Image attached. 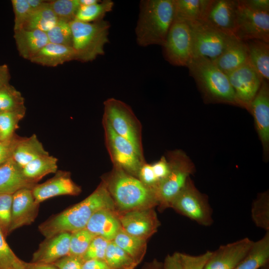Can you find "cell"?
<instances>
[{"label": "cell", "instance_id": "obj_32", "mask_svg": "<svg viewBox=\"0 0 269 269\" xmlns=\"http://www.w3.org/2000/svg\"><path fill=\"white\" fill-rule=\"evenodd\" d=\"M58 20L48 1L43 7L31 13L23 28L47 32L55 25Z\"/></svg>", "mask_w": 269, "mask_h": 269}, {"label": "cell", "instance_id": "obj_58", "mask_svg": "<svg viewBox=\"0 0 269 269\" xmlns=\"http://www.w3.org/2000/svg\"><path fill=\"white\" fill-rule=\"evenodd\" d=\"M100 1L98 0H79L80 5L82 6L92 5L99 2Z\"/></svg>", "mask_w": 269, "mask_h": 269}, {"label": "cell", "instance_id": "obj_35", "mask_svg": "<svg viewBox=\"0 0 269 269\" xmlns=\"http://www.w3.org/2000/svg\"><path fill=\"white\" fill-rule=\"evenodd\" d=\"M105 261L111 269H134L138 264L113 241L109 243Z\"/></svg>", "mask_w": 269, "mask_h": 269}, {"label": "cell", "instance_id": "obj_34", "mask_svg": "<svg viewBox=\"0 0 269 269\" xmlns=\"http://www.w3.org/2000/svg\"><path fill=\"white\" fill-rule=\"evenodd\" d=\"M114 4L113 1L105 0L90 5H80L74 20L87 23L103 20L105 14L112 10Z\"/></svg>", "mask_w": 269, "mask_h": 269}, {"label": "cell", "instance_id": "obj_52", "mask_svg": "<svg viewBox=\"0 0 269 269\" xmlns=\"http://www.w3.org/2000/svg\"><path fill=\"white\" fill-rule=\"evenodd\" d=\"M82 269H111L105 260H89L84 261Z\"/></svg>", "mask_w": 269, "mask_h": 269}, {"label": "cell", "instance_id": "obj_22", "mask_svg": "<svg viewBox=\"0 0 269 269\" xmlns=\"http://www.w3.org/2000/svg\"><path fill=\"white\" fill-rule=\"evenodd\" d=\"M212 61L227 75L248 62L247 46L235 37L221 55Z\"/></svg>", "mask_w": 269, "mask_h": 269}, {"label": "cell", "instance_id": "obj_28", "mask_svg": "<svg viewBox=\"0 0 269 269\" xmlns=\"http://www.w3.org/2000/svg\"><path fill=\"white\" fill-rule=\"evenodd\" d=\"M269 263V231L254 242L245 257L235 269H259Z\"/></svg>", "mask_w": 269, "mask_h": 269}, {"label": "cell", "instance_id": "obj_5", "mask_svg": "<svg viewBox=\"0 0 269 269\" xmlns=\"http://www.w3.org/2000/svg\"><path fill=\"white\" fill-rule=\"evenodd\" d=\"M70 25L76 60L92 61L105 53V45L109 42V22L103 19L87 23L74 20Z\"/></svg>", "mask_w": 269, "mask_h": 269}, {"label": "cell", "instance_id": "obj_18", "mask_svg": "<svg viewBox=\"0 0 269 269\" xmlns=\"http://www.w3.org/2000/svg\"><path fill=\"white\" fill-rule=\"evenodd\" d=\"M39 206L31 189L23 188L13 193L9 234L20 227L32 224L38 215Z\"/></svg>", "mask_w": 269, "mask_h": 269}, {"label": "cell", "instance_id": "obj_12", "mask_svg": "<svg viewBox=\"0 0 269 269\" xmlns=\"http://www.w3.org/2000/svg\"><path fill=\"white\" fill-rule=\"evenodd\" d=\"M235 36L241 40H260L269 43V12L254 10L238 0Z\"/></svg>", "mask_w": 269, "mask_h": 269}, {"label": "cell", "instance_id": "obj_23", "mask_svg": "<svg viewBox=\"0 0 269 269\" xmlns=\"http://www.w3.org/2000/svg\"><path fill=\"white\" fill-rule=\"evenodd\" d=\"M13 37L19 55L29 60L49 43L46 33L38 30L22 28L14 31Z\"/></svg>", "mask_w": 269, "mask_h": 269}, {"label": "cell", "instance_id": "obj_36", "mask_svg": "<svg viewBox=\"0 0 269 269\" xmlns=\"http://www.w3.org/2000/svg\"><path fill=\"white\" fill-rule=\"evenodd\" d=\"M26 110L21 93L9 84L0 89V113Z\"/></svg>", "mask_w": 269, "mask_h": 269}, {"label": "cell", "instance_id": "obj_26", "mask_svg": "<svg viewBox=\"0 0 269 269\" xmlns=\"http://www.w3.org/2000/svg\"><path fill=\"white\" fill-rule=\"evenodd\" d=\"M35 134L20 137L12 153V158L21 168L32 160L49 155Z\"/></svg>", "mask_w": 269, "mask_h": 269}, {"label": "cell", "instance_id": "obj_44", "mask_svg": "<svg viewBox=\"0 0 269 269\" xmlns=\"http://www.w3.org/2000/svg\"><path fill=\"white\" fill-rule=\"evenodd\" d=\"M212 251H207L204 253L197 255L179 253L180 259L183 269H204Z\"/></svg>", "mask_w": 269, "mask_h": 269}, {"label": "cell", "instance_id": "obj_11", "mask_svg": "<svg viewBox=\"0 0 269 269\" xmlns=\"http://www.w3.org/2000/svg\"><path fill=\"white\" fill-rule=\"evenodd\" d=\"M165 59L171 64L186 66L193 58L192 39L189 24L174 18L163 45Z\"/></svg>", "mask_w": 269, "mask_h": 269}, {"label": "cell", "instance_id": "obj_43", "mask_svg": "<svg viewBox=\"0 0 269 269\" xmlns=\"http://www.w3.org/2000/svg\"><path fill=\"white\" fill-rule=\"evenodd\" d=\"M11 3L14 14L13 30L23 28L32 13L27 0H12Z\"/></svg>", "mask_w": 269, "mask_h": 269}, {"label": "cell", "instance_id": "obj_3", "mask_svg": "<svg viewBox=\"0 0 269 269\" xmlns=\"http://www.w3.org/2000/svg\"><path fill=\"white\" fill-rule=\"evenodd\" d=\"M103 181L116 207L123 212L158 205L154 190L120 168L114 166L107 178Z\"/></svg>", "mask_w": 269, "mask_h": 269}, {"label": "cell", "instance_id": "obj_27", "mask_svg": "<svg viewBox=\"0 0 269 269\" xmlns=\"http://www.w3.org/2000/svg\"><path fill=\"white\" fill-rule=\"evenodd\" d=\"M248 48V62L263 80H269V43L260 40L245 41Z\"/></svg>", "mask_w": 269, "mask_h": 269}, {"label": "cell", "instance_id": "obj_4", "mask_svg": "<svg viewBox=\"0 0 269 269\" xmlns=\"http://www.w3.org/2000/svg\"><path fill=\"white\" fill-rule=\"evenodd\" d=\"M187 67L207 102L239 106L227 75L211 60L193 57Z\"/></svg>", "mask_w": 269, "mask_h": 269}, {"label": "cell", "instance_id": "obj_33", "mask_svg": "<svg viewBox=\"0 0 269 269\" xmlns=\"http://www.w3.org/2000/svg\"><path fill=\"white\" fill-rule=\"evenodd\" d=\"M252 220L255 225L266 232L269 231V193L268 191L259 193L253 201L251 210Z\"/></svg>", "mask_w": 269, "mask_h": 269}, {"label": "cell", "instance_id": "obj_49", "mask_svg": "<svg viewBox=\"0 0 269 269\" xmlns=\"http://www.w3.org/2000/svg\"><path fill=\"white\" fill-rule=\"evenodd\" d=\"M151 166L158 183L167 177L170 171L169 162L165 156L161 157L159 160L152 164Z\"/></svg>", "mask_w": 269, "mask_h": 269}, {"label": "cell", "instance_id": "obj_41", "mask_svg": "<svg viewBox=\"0 0 269 269\" xmlns=\"http://www.w3.org/2000/svg\"><path fill=\"white\" fill-rule=\"evenodd\" d=\"M12 194L0 193V229L6 237L9 235Z\"/></svg>", "mask_w": 269, "mask_h": 269}, {"label": "cell", "instance_id": "obj_10", "mask_svg": "<svg viewBox=\"0 0 269 269\" xmlns=\"http://www.w3.org/2000/svg\"><path fill=\"white\" fill-rule=\"evenodd\" d=\"M103 125L106 147L114 166L137 178L144 160L138 155L132 144L118 134L104 118Z\"/></svg>", "mask_w": 269, "mask_h": 269}, {"label": "cell", "instance_id": "obj_21", "mask_svg": "<svg viewBox=\"0 0 269 269\" xmlns=\"http://www.w3.org/2000/svg\"><path fill=\"white\" fill-rule=\"evenodd\" d=\"M85 228L95 236L101 237L110 242L122 227L115 210L103 209L91 217Z\"/></svg>", "mask_w": 269, "mask_h": 269}, {"label": "cell", "instance_id": "obj_47", "mask_svg": "<svg viewBox=\"0 0 269 269\" xmlns=\"http://www.w3.org/2000/svg\"><path fill=\"white\" fill-rule=\"evenodd\" d=\"M20 138L15 134L10 139L0 140V166L12 157L15 147Z\"/></svg>", "mask_w": 269, "mask_h": 269}, {"label": "cell", "instance_id": "obj_8", "mask_svg": "<svg viewBox=\"0 0 269 269\" xmlns=\"http://www.w3.org/2000/svg\"><path fill=\"white\" fill-rule=\"evenodd\" d=\"M170 207L201 226L208 227L213 223L208 197L196 188L190 177Z\"/></svg>", "mask_w": 269, "mask_h": 269}, {"label": "cell", "instance_id": "obj_14", "mask_svg": "<svg viewBox=\"0 0 269 269\" xmlns=\"http://www.w3.org/2000/svg\"><path fill=\"white\" fill-rule=\"evenodd\" d=\"M237 7L236 0H209L202 20L228 35L235 36Z\"/></svg>", "mask_w": 269, "mask_h": 269}, {"label": "cell", "instance_id": "obj_56", "mask_svg": "<svg viewBox=\"0 0 269 269\" xmlns=\"http://www.w3.org/2000/svg\"><path fill=\"white\" fill-rule=\"evenodd\" d=\"M142 269H162V263L154 259L152 262L146 264Z\"/></svg>", "mask_w": 269, "mask_h": 269}, {"label": "cell", "instance_id": "obj_15", "mask_svg": "<svg viewBox=\"0 0 269 269\" xmlns=\"http://www.w3.org/2000/svg\"><path fill=\"white\" fill-rule=\"evenodd\" d=\"M122 229L134 237L146 240L157 231L160 222L153 208L124 212L119 216Z\"/></svg>", "mask_w": 269, "mask_h": 269}, {"label": "cell", "instance_id": "obj_25", "mask_svg": "<svg viewBox=\"0 0 269 269\" xmlns=\"http://www.w3.org/2000/svg\"><path fill=\"white\" fill-rule=\"evenodd\" d=\"M77 59L72 47L48 43L30 60L42 66L55 67Z\"/></svg>", "mask_w": 269, "mask_h": 269}, {"label": "cell", "instance_id": "obj_13", "mask_svg": "<svg viewBox=\"0 0 269 269\" xmlns=\"http://www.w3.org/2000/svg\"><path fill=\"white\" fill-rule=\"evenodd\" d=\"M239 107L249 110L263 80L249 62L227 74Z\"/></svg>", "mask_w": 269, "mask_h": 269}, {"label": "cell", "instance_id": "obj_37", "mask_svg": "<svg viewBox=\"0 0 269 269\" xmlns=\"http://www.w3.org/2000/svg\"><path fill=\"white\" fill-rule=\"evenodd\" d=\"M26 110L0 113V140L10 139L15 135L19 122L23 119Z\"/></svg>", "mask_w": 269, "mask_h": 269}, {"label": "cell", "instance_id": "obj_24", "mask_svg": "<svg viewBox=\"0 0 269 269\" xmlns=\"http://www.w3.org/2000/svg\"><path fill=\"white\" fill-rule=\"evenodd\" d=\"M35 185L24 177L12 157L0 166V193L13 194L21 189H32Z\"/></svg>", "mask_w": 269, "mask_h": 269}, {"label": "cell", "instance_id": "obj_48", "mask_svg": "<svg viewBox=\"0 0 269 269\" xmlns=\"http://www.w3.org/2000/svg\"><path fill=\"white\" fill-rule=\"evenodd\" d=\"M82 258L67 255L53 263L58 269H82Z\"/></svg>", "mask_w": 269, "mask_h": 269}, {"label": "cell", "instance_id": "obj_53", "mask_svg": "<svg viewBox=\"0 0 269 269\" xmlns=\"http://www.w3.org/2000/svg\"><path fill=\"white\" fill-rule=\"evenodd\" d=\"M10 74L6 64L0 65V89L9 84Z\"/></svg>", "mask_w": 269, "mask_h": 269}, {"label": "cell", "instance_id": "obj_6", "mask_svg": "<svg viewBox=\"0 0 269 269\" xmlns=\"http://www.w3.org/2000/svg\"><path fill=\"white\" fill-rule=\"evenodd\" d=\"M166 157L170 171L167 177L158 183L155 190L158 206L161 210L170 207L172 201L195 170L191 160L181 150L170 151Z\"/></svg>", "mask_w": 269, "mask_h": 269}, {"label": "cell", "instance_id": "obj_1", "mask_svg": "<svg viewBox=\"0 0 269 269\" xmlns=\"http://www.w3.org/2000/svg\"><path fill=\"white\" fill-rule=\"evenodd\" d=\"M103 209L115 210L116 205L103 181L87 198L42 223L38 230L45 239L62 232L72 233L85 228L91 217Z\"/></svg>", "mask_w": 269, "mask_h": 269}, {"label": "cell", "instance_id": "obj_55", "mask_svg": "<svg viewBox=\"0 0 269 269\" xmlns=\"http://www.w3.org/2000/svg\"><path fill=\"white\" fill-rule=\"evenodd\" d=\"M27 1L31 8L32 12L40 9L48 2L45 0H27Z\"/></svg>", "mask_w": 269, "mask_h": 269}, {"label": "cell", "instance_id": "obj_50", "mask_svg": "<svg viewBox=\"0 0 269 269\" xmlns=\"http://www.w3.org/2000/svg\"><path fill=\"white\" fill-rule=\"evenodd\" d=\"M162 269H183L180 259L179 253L167 255L162 263Z\"/></svg>", "mask_w": 269, "mask_h": 269}, {"label": "cell", "instance_id": "obj_9", "mask_svg": "<svg viewBox=\"0 0 269 269\" xmlns=\"http://www.w3.org/2000/svg\"><path fill=\"white\" fill-rule=\"evenodd\" d=\"M192 39L193 57L213 60L224 51L235 36L228 35L202 20L187 22Z\"/></svg>", "mask_w": 269, "mask_h": 269}, {"label": "cell", "instance_id": "obj_29", "mask_svg": "<svg viewBox=\"0 0 269 269\" xmlns=\"http://www.w3.org/2000/svg\"><path fill=\"white\" fill-rule=\"evenodd\" d=\"M57 158L50 154L41 156L22 167V174L27 180L36 184L44 176L57 171Z\"/></svg>", "mask_w": 269, "mask_h": 269}, {"label": "cell", "instance_id": "obj_31", "mask_svg": "<svg viewBox=\"0 0 269 269\" xmlns=\"http://www.w3.org/2000/svg\"><path fill=\"white\" fill-rule=\"evenodd\" d=\"M112 241L138 265L143 260L146 251V240L132 236L121 228Z\"/></svg>", "mask_w": 269, "mask_h": 269}, {"label": "cell", "instance_id": "obj_38", "mask_svg": "<svg viewBox=\"0 0 269 269\" xmlns=\"http://www.w3.org/2000/svg\"><path fill=\"white\" fill-rule=\"evenodd\" d=\"M49 4L58 20L69 23L75 19L80 6L79 0H55Z\"/></svg>", "mask_w": 269, "mask_h": 269}, {"label": "cell", "instance_id": "obj_42", "mask_svg": "<svg viewBox=\"0 0 269 269\" xmlns=\"http://www.w3.org/2000/svg\"><path fill=\"white\" fill-rule=\"evenodd\" d=\"M109 241L100 236H95L82 257L84 261L89 260H105Z\"/></svg>", "mask_w": 269, "mask_h": 269}, {"label": "cell", "instance_id": "obj_17", "mask_svg": "<svg viewBox=\"0 0 269 269\" xmlns=\"http://www.w3.org/2000/svg\"><path fill=\"white\" fill-rule=\"evenodd\" d=\"M253 242L247 237L220 246L212 251L204 269H235L246 255Z\"/></svg>", "mask_w": 269, "mask_h": 269}, {"label": "cell", "instance_id": "obj_59", "mask_svg": "<svg viewBox=\"0 0 269 269\" xmlns=\"http://www.w3.org/2000/svg\"><path fill=\"white\" fill-rule=\"evenodd\" d=\"M261 269H269V263L265 265V266L262 267Z\"/></svg>", "mask_w": 269, "mask_h": 269}, {"label": "cell", "instance_id": "obj_2", "mask_svg": "<svg viewBox=\"0 0 269 269\" xmlns=\"http://www.w3.org/2000/svg\"><path fill=\"white\" fill-rule=\"evenodd\" d=\"M174 18V0H141L135 28L138 45L162 46Z\"/></svg>", "mask_w": 269, "mask_h": 269}, {"label": "cell", "instance_id": "obj_19", "mask_svg": "<svg viewBox=\"0 0 269 269\" xmlns=\"http://www.w3.org/2000/svg\"><path fill=\"white\" fill-rule=\"evenodd\" d=\"M81 188L71 179L69 172L57 170L55 175L46 182L36 184L32 189L35 201L40 203L60 195H77Z\"/></svg>", "mask_w": 269, "mask_h": 269}, {"label": "cell", "instance_id": "obj_39", "mask_svg": "<svg viewBox=\"0 0 269 269\" xmlns=\"http://www.w3.org/2000/svg\"><path fill=\"white\" fill-rule=\"evenodd\" d=\"M95 237L86 228L72 233L69 255L82 258Z\"/></svg>", "mask_w": 269, "mask_h": 269}, {"label": "cell", "instance_id": "obj_40", "mask_svg": "<svg viewBox=\"0 0 269 269\" xmlns=\"http://www.w3.org/2000/svg\"><path fill=\"white\" fill-rule=\"evenodd\" d=\"M46 33L49 42L72 47V33L70 23L58 20Z\"/></svg>", "mask_w": 269, "mask_h": 269}, {"label": "cell", "instance_id": "obj_51", "mask_svg": "<svg viewBox=\"0 0 269 269\" xmlns=\"http://www.w3.org/2000/svg\"><path fill=\"white\" fill-rule=\"evenodd\" d=\"M250 8L259 12H269V0H242Z\"/></svg>", "mask_w": 269, "mask_h": 269}, {"label": "cell", "instance_id": "obj_46", "mask_svg": "<svg viewBox=\"0 0 269 269\" xmlns=\"http://www.w3.org/2000/svg\"><path fill=\"white\" fill-rule=\"evenodd\" d=\"M137 178L146 186L155 191L158 180L154 174L151 164L144 162L139 170Z\"/></svg>", "mask_w": 269, "mask_h": 269}, {"label": "cell", "instance_id": "obj_57", "mask_svg": "<svg viewBox=\"0 0 269 269\" xmlns=\"http://www.w3.org/2000/svg\"><path fill=\"white\" fill-rule=\"evenodd\" d=\"M9 269H26V268L23 265V261L18 258Z\"/></svg>", "mask_w": 269, "mask_h": 269}, {"label": "cell", "instance_id": "obj_45", "mask_svg": "<svg viewBox=\"0 0 269 269\" xmlns=\"http://www.w3.org/2000/svg\"><path fill=\"white\" fill-rule=\"evenodd\" d=\"M5 241L0 229V269H9L18 259Z\"/></svg>", "mask_w": 269, "mask_h": 269}, {"label": "cell", "instance_id": "obj_30", "mask_svg": "<svg viewBox=\"0 0 269 269\" xmlns=\"http://www.w3.org/2000/svg\"><path fill=\"white\" fill-rule=\"evenodd\" d=\"M209 0H174V18L187 22L202 20Z\"/></svg>", "mask_w": 269, "mask_h": 269}, {"label": "cell", "instance_id": "obj_7", "mask_svg": "<svg viewBox=\"0 0 269 269\" xmlns=\"http://www.w3.org/2000/svg\"><path fill=\"white\" fill-rule=\"evenodd\" d=\"M103 118L113 130L129 141L138 155L144 159L141 126L131 108L124 102L109 98L104 103Z\"/></svg>", "mask_w": 269, "mask_h": 269}, {"label": "cell", "instance_id": "obj_20", "mask_svg": "<svg viewBox=\"0 0 269 269\" xmlns=\"http://www.w3.org/2000/svg\"><path fill=\"white\" fill-rule=\"evenodd\" d=\"M71 235L62 232L45 239L33 253L32 262L53 264L69 255Z\"/></svg>", "mask_w": 269, "mask_h": 269}, {"label": "cell", "instance_id": "obj_16", "mask_svg": "<svg viewBox=\"0 0 269 269\" xmlns=\"http://www.w3.org/2000/svg\"><path fill=\"white\" fill-rule=\"evenodd\" d=\"M254 119L255 128L261 142L264 155L268 158L269 151V85L263 80L261 87L249 109Z\"/></svg>", "mask_w": 269, "mask_h": 269}, {"label": "cell", "instance_id": "obj_54", "mask_svg": "<svg viewBox=\"0 0 269 269\" xmlns=\"http://www.w3.org/2000/svg\"><path fill=\"white\" fill-rule=\"evenodd\" d=\"M26 269H58L53 264L26 263L23 261Z\"/></svg>", "mask_w": 269, "mask_h": 269}]
</instances>
